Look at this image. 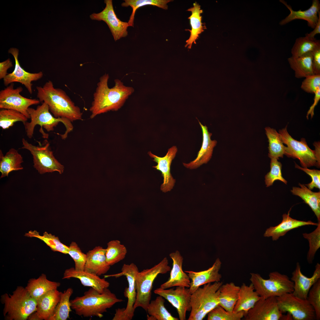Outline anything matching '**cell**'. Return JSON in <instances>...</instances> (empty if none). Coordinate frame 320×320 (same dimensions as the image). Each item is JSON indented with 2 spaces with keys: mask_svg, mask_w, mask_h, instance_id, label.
I'll list each match as a JSON object with an SVG mask.
<instances>
[{
  "mask_svg": "<svg viewBox=\"0 0 320 320\" xmlns=\"http://www.w3.org/2000/svg\"><path fill=\"white\" fill-rule=\"evenodd\" d=\"M105 252L106 249L98 246L87 252L84 270L99 276L106 273L111 266L107 262Z\"/></svg>",
  "mask_w": 320,
  "mask_h": 320,
  "instance_id": "484cf974",
  "label": "cell"
},
{
  "mask_svg": "<svg viewBox=\"0 0 320 320\" xmlns=\"http://www.w3.org/2000/svg\"><path fill=\"white\" fill-rule=\"evenodd\" d=\"M22 149L28 150L33 156V167L41 174L57 171L61 174L64 167L55 158L48 141L45 140L43 145L36 146L23 138Z\"/></svg>",
  "mask_w": 320,
  "mask_h": 320,
  "instance_id": "30bf717a",
  "label": "cell"
},
{
  "mask_svg": "<svg viewBox=\"0 0 320 320\" xmlns=\"http://www.w3.org/2000/svg\"><path fill=\"white\" fill-rule=\"evenodd\" d=\"M25 235L28 237H35L40 239L54 252H59L65 254H68L69 247L62 243L58 237L51 233H48L47 232H44L43 236H41L38 232L35 231H30L26 233Z\"/></svg>",
  "mask_w": 320,
  "mask_h": 320,
  "instance_id": "ab89813d",
  "label": "cell"
},
{
  "mask_svg": "<svg viewBox=\"0 0 320 320\" xmlns=\"http://www.w3.org/2000/svg\"><path fill=\"white\" fill-rule=\"evenodd\" d=\"M312 52L297 58L291 56L288 58V61L291 68L294 71L296 78H305L308 76L314 74Z\"/></svg>",
  "mask_w": 320,
  "mask_h": 320,
  "instance_id": "1f68e13d",
  "label": "cell"
},
{
  "mask_svg": "<svg viewBox=\"0 0 320 320\" xmlns=\"http://www.w3.org/2000/svg\"><path fill=\"white\" fill-rule=\"evenodd\" d=\"M240 288L232 282L223 284L219 289V305L227 311H233L238 300Z\"/></svg>",
  "mask_w": 320,
  "mask_h": 320,
  "instance_id": "d6a6232c",
  "label": "cell"
},
{
  "mask_svg": "<svg viewBox=\"0 0 320 320\" xmlns=\"http://www.w3.org/2000/svg\"><path fill=\"white\" fill-rule=\"evenodd\" d=\"M269 142L268 157L277 160L283 158L285 146L283 145L279 133L274 129L269 127L265 128Z\"/></svg>",
  "mask_w": 320,
  "mask_h": 320,
  "instance_id": "d590c367",
  "label": "cell"
},
{
  "mask_svg": "<svg viewBox=\"0 0 320 320\" xmlns=\"http://www.w3.org/2000/svg\"><path fill=\"white\" fill-rule=\"evenodd\" d=\"M121 5L123 7L130 6L132 11L128 22L129 26L134 27V21L136 10L140 7L146 5L157 6L164 9H168L167 3L171 0H125Z\"/></svg>",
  "mask_w": 320,
  "mask_h": 320,
  "instance_id": "f35d334b",
  "label": "cell"
},
{
  "mask_svg": "<svg viewBox=\"0 0 320 320\" xmlns=\"http://www.w3.org/2000/svg\"><path fill=\"white\" fill-rule=\"evenodd\" d=\"M68 254L73 260L75 269L83 271L87 259V255L83 252L75 242H71L69 246Z\"/></svg>",
  "mask_w": 320,
  "mask_h": 320,
  "instance_id": "bcb514c9",
  "label": "cell"
},
{
  "mask_svg": "<svg viewBox=\"0 0 320 320\" xmlns=\"http://www.w3.org/2000/svg\"><path fill=\"white\" fill-rule=\"evenodd\" d=\"M123 301L118 298L108 288L103 293H100L91 287L84 292L82 296L77 297L71 300L70 303L71 309L79 316L101 318L108 309Z\"/></svg>",
  "mask_w": 320,
  "mask_h": 320,
  "instance_id": "3957f363",
  "label": "cell"
},
{
  "mask_svg": "<svg viewBox=\"0 0 320 320\" xmlns=\"http://www.w3.org/2000/svg\"><path fill=\"white\" fill-rule=\"evenodd\" d=\"M177 151V147L173 146L169 149L166 155L160 157L153 154L151 151L148 152L153 161L157 163V165L153 167L161 172L163 178V182L161 186V190L164 193L170 191L173 188L176 182L170 172V167L172 160L175 156Z\"/></svg>",
  "mask_w": 320,
  "mask_h": 320,
  "instance_id": "ac0fdd59",
  "label": "cell"
},
{
  "mask_svg": "<svg viewBox=\"0 0 320 320\" xmlns=\"http://www.w3.org/2000/svg\"><path fill=\"white\" fill-rule=\"evenodd\" d=\"M23 158L17 151L11 148L4 155L0 150V172L1 178L7 177L12 171L22 170L23 167L21 164L23 162Z\"/></svg>",
  "mask_w": 320,
  "mask_h": 320,
  "instance_id": "4dcf8cb0",
  "label": "cell"
},
{
  "mask_svg": "<svg viewBox=\"0 0 320 320\" xmlns=\"http://www.w3.org/2000/svg\"><path fill=\"white\" fill-rule=\"evenodd\" d=\"M171 267L168 260L165 257L158 264L149 269L139 271L136 278V297L134 305L135 310L140 307L146 311L151 297L154 281L159 274H164L170 271Z\"/></svg>",
  "mask_w": 320,
  "mask_h": 320,
  "instance_id": "ba28073f",
  "label": "cell"
},
{
  "mask_svg": "<svg viewBox=\"0 0 320 320\" xmlns=\"http://www.w3.org/2000/svg\"><path fill=\"white\" fill-rule=\"evenodd\" d=\"M37 97L40 102H45L55 117L68 119L71 122L82 119L80 109L75 105L63 89L54 87L50 80L41 86H36Z\"/></svg>",
  "mask_w": 320,
  "mask_h": 320,
  "instance_id": "7a4b0ae2",
  "label": "cell"
},
{
  "mask_svg": "<svg viewBox=\"0 0 320 320\" xmlns=\"http://www.w3.org/2000/svg\"><path fill=\"white\" fill-rule=\"evenodd\" d=\"M71 278L79 279L84 286L90 287L100 293H103L110 285L109 283L105 278H101L97 275L84 270H77L73 267L65 270L62 279Z\"/></svg>",
  "mask_w": 320,
  "mask_h": 320,
  "instance_id": "603a6c76",
  "label": "cell"
},
{
  "mask_svg": "<svg viewBox=\"0 0 320 320\" xmlns=\"http://www.w3.org/2000/svg\"><path fill=\"white\" fill-rule=\"evenodd\" d=\"M317 227L312 232L303 234L304 237L309 241V248L307 260L309 263H312L315 254L320 247V222H318Z\"/></svg>",
  "mask_w": 320,
  "mask_h": 320,
  "instance_id": "ee69618b",
  "label": "cell"
},
{
  "mask_svg": "<svg viewBox=\"0 0 320 320\" xmlns=\"http://www.w3.org/2000/svg\"><path fill=\"white\" fill-rule=\"evenodd\" d=\"M278 307L283 313L289 314L294 320L316 319L315 311L307 299L287 293L276 297Z\"/></svg>",
  "mask_w": 320,
  "mask_h": 320,
  "instance_id": "7c38bea8",
  "label": "cell"
},
{
  "mask_svg": "<svg viewBox=\"0 0 320 320\" xmlns=\"http://www.w3.org/2000/svg\"><path fill=\"white\" fill-rule=\"evenodd\" d=\"M302 82L301 89L305 92L314 94L320 88V74H314L305 77Z\"/></svg>",
  "mask_w": 320,
  "mask_h": 320,
  "instance_id": "c3c4849f",
  "label": "cell"
},
{
  "mask_svg": "<svg viewBox=\"0 0 320 320\" xmlns=\"http://www.w3.org/2000/svg\"><path fill=\"white\" fill-rule=\"evenodd\" d=\"M73 293L71 288L61 292L60 301L48 320H66L69 318L71 309L70 299Z\"/></svg>",
  "mask_w": 320,
  "mask_h": 320,
  "instance_id": "e575fe53",
  "label": "cell"
},
{
  "mask_svg": "<svg viewBox=\"0 0 320 320\" xmlns=\"http://www.w3.org/2000/svg\"><path fill=\"white\" fill-rule=\"evenodd\" d=\"M307 300L313 308L315 312L316 319H320V279L310 289Z\"/></svg>",
  "mask_w": 320,
  "mask_h": 320,
  "instance_id": "7dc6e473",
  "label": "cell"
},
{
  "mask_svg": "<svg viewBox=\"0 0 320 320\" xmlns=\"http://www.w3.org/2000/svg\"><path fill=\"white\" fill-rule=\"evenodd\" d=\"M279 1L283 4L289 9L290 14L284 19L281 21L279 24L284 25L289 22L296 19H302L307 22L308 26L314 28L318 20V13L320 11V4L318 0H313L311 5L308 9L302 11L299 10L294 11L289 5L284 0Z\"/></svg>",
  "mask_w": 320,
  "mask_h": 320,
  "instance_id": "cb8c5ba5",
  "label": "cell"
},
{
  "mask_svg": "<svg viewBox=\"0 0 320 320\" xmlns=\"http://www.w3.org/2000/svg\"><path fill=\"white\" fill-rule=\"evenodd\" d=\"M221 265V262L217 258L212 266L207 270L198 272L185 271L191 280L189 288L190 294L201 286L220 281L222 278V275L219 273Z\"/></svg>",
  "mask_w": 320,
  "mask_h": 320,
  "instance_id": "ffe728a7",
  "label": "cell"
},
{
  "mask_svg": "<svg viewBox=\"0 0 320 320\" xmlns=\"http://www.w3.org/2000/svg\"><path fill=\"white\" fill-rule=\"evenodd\" d=\"M260 298L252 283L249 285L243 283L240 287L238 300L233 311H243L245 316Z\"/></svg>",
  "mask_w": 320,
  "mask_h": 320,
  "instance_id": "83f0119b",
  "label": "cell"
},
{
  "mask_svg": "<svg viewBox=\"0 0 320 320\" xmlns=\"http://www.w3.org/2000/svg\"><path fill=\"white\" fill-rule=\"evenodd\" d=\"M286 127L279 131L281 140L285 147L284 155L288 157L298 159L303 168L313 166L320 167V151L311 150L308 146L304 138L297 141L289 134Z\"/></svg>",
  "mask_w": 320,
  "mask_h": 320,
  "instance_id": "9c48e42d",
  "label": "cell"
},
{
  "mask_svg": "<svg viewBox=\"0 0 320 320\" xmlns=\"http://www.w3.org/2000/svg\"><path fill=\"white\" fill-rule=\"evenodd\" d=\"M8 52L12 54L14 57L15 65L13 71L11 73H8L3 79L4 85L7 86L12 83L19 82L24 85L29 93L32 94L33 93L32 82L41 79L43 76V72L41 71L37 73H30L26 71L22 68L18 60L19 50L17 49L11 48L9 50Z\"/></svg>",
  "mask_w": 320,
  "mask_h": 320,
  "instance_id": "e0dca14e",
  "label": "cell"
},
{
  "mask_svg": "<svg viewBox=\"0 0 320 320\" xmlns=\"http://www.w3.org/2000/svg\"><path fill=\"white\" fill-rule=\"evenodd\" d=\"M61 292L57 289L51 291L37 300L36 311L28 319L30 320H48L60 301Z\"/></svg>",
  "mask_w": 320,
  "mask_h": 320,
  "instance_id": "7402d4cb",
  "label": "cell"
},
{
  "mask_svg": "<svg viewBox=\"0 0 320 320\" xmlns=\"http://www.w3.org/2000/svg\"><path fill=\"white\" fill-rule=\"evenodd\" d=\"M127 252L125 247L119 240H112L107 243L105 256L107 262L110 266L123 260Z\"/></svg>",
  "mask_w": 320,
  "mask_h": 320,
  "instance_id": "74e56055",
  "label": "cell"
},
{
  "mask_svg": "<svg viewBox=\"0 0 320 320\" xmlns=\"http://www.w3.org/2000/svg\"><path fill=\"white\" fill-rule=\"evenodd\" d=\"M139 272L136 265L134 263L129 264H124L119 273L104 276V278L110 277L118 278L121 276H126L128 282V286L125 289L124 294L127 298L128 301L125 308H118L116 310L113 320H131L134 314L135 309L134 305L136 300V278Z\"/></svg>",
  "mask_w": 320,
  "mask_h": 320,
  "instance_id": "8fae6325",
  "label": "cell"
},
{
  "mask_svg": "<svg viewBox=\"0 0 320 320\" xmlns=\"http://www.w3.org/2000/svg\"><path fill=\"white\" fill-rule=\"evenodd\" d=\"M169 256L173 261L170 277L167 281L161 285L160 287L167 289L179 286L189 288L191 283L190 278L188 274L183 271L182 268L183 257L178 251L170 253Z\"/></svg>",
  "mask_w": 320,
  "mask_h": 320,
  "instance_id": "44dd1931",
  "label": "cell"
},
{
  "mask_svg": "<svg viewBox=\"0 0 320 320\" xmlns=\"http://www.w3.org/2000/svg\"><path fill=\"white\" fill-rule=\"evenodd\" d=\"M4 304L3 314L8 320H26L36 310L37 300L25 288L18 286L12 295L5 293L1 297Z\"/></svg>",
  "mask_w": 320,
  "mask_h": 320,
  "instance_id": "277c9868",
  "label": "cell"
},
{
  "mask_svg": "<svg viewBox=\"0 0 320 320\" xmlns=\"http://www.w3.org/2000/svg\"><path fill=\"white\" fill-rule=\"evenodd\" d=\"M300 187H294L291 190L292 194L300 197L311 208L320 222V192H313L305 185L299 184Z\"/></svg>",
  "mask_w": 320,
  "mask_h": 320,
  "instance_id": "836d02e7",
  "label": "cell"
},
{
  "mask_svg": "<svg viewBox=\"0 0 320 320\" xmlns=\"http://www.w3.org/2000/svg\"><path fill=\"white\" fill-rule=\"evenodd\" d=\"M109 77L108 74L105 73L100 78L97 83L89 109L91 119L110 111L118 110L134 91L132 87L126 86L119 79H115L114 86L109 88Z\"/></svg>",
  "mask_w": 320,
  "mask_h": 320,
  "instance_id": "6da1fadb",
  "label": "cell"
},
{
  "mask_svg": "<svg viewBox=\"0 0 320 320\" xmlns=\"http://www.w3.org/2000/svg\"><path fill=\"white\" fill-rule=\"evenodd\" d=\"M289 212L287 214H283L282 220L279 224L267 228L264 234V236L271 237L273 241H276L292 229L306 225L317 226L318 225V223H315L311 221H305L293 219L289 216Z\"/></svg>",
  "mask_w": 320,
  "mask_h": 320,
  "instance_id": "4316f807",
  "label": "cell"
},
{
  "mask_svg": "<svg viewBox=\"0 0 320 320\" xmlns=\"http://www.w3.org/2000/svg\"><path fill=\"white\" fill-rule=\"evenodd\" d=\"M312 53L314 74H320V47L313 51Z\"/></svg>",
  "mask_w": 320,
  "mask_h": 320,
  "instance_id": "f907efd6",
  "label": "cell"
},
{
  "mask_svg": "<svg viewBox=\"0 0 320 320\" xmlns=\"http://www.w3.org/2000/svg\"><path fill=\"white\" fill-rule=\"evenodd\" d=\"M271 159L270 170L265 176L266 187L272 185L274 182L277 180L281 181L287 184V181L282 176L281 163L276 159Z\"/></svg>",
  "mask_w": 320,
  "mask_h": 320,
  "instance_id": "f6af8a7d",
  "label": "cell"
},
{
  "mask_svg": "<svg viewBox=\"0 0 320 320\" xmlns=\"http://www.w3.org/2000/svg\"><path fill=\"white\" fill-rule=\"evenodd\" d=\"M249 280L255 291L262 298L278 297L293 291L294 283L286 275L277 271L270 273L265 279L259 273H250Z\"/></svg>",
  "mask_w": 320,
  "mask_h": 320,
  "instance_id": "52a82bcc",
  "label": "cell"
},
{
  "mask_svg": "<svg viewBox=\"0 0 320 320\" xmlns=\"http://www.w3.org/2000/svg\"><path fill=\"white\" fill-rule=\"evenodd\" d=\"M320 47V40L309 39L305 36L297 39L292 49V57L297 58L312 52Z\"/></svg>",
  "mask_w": 320,
  "mask_h": 320,
  "instance_id": "60d3db41",
  "label": "cell"
},
{
  "mask_svg": "<svg viewBox=\"0 0 320 320\" xmlns=\"http://www.w3.org/2000/svg\"><path fill=\"white\" fill-rule=\"evenodd\" d=\"M169 289L161 287L154 291L155 294L167 300L176 309L180 320H185L186 313L190 311L191 294L189 288L177 286L175 289Z\"/></svg>",
  "mask_w": 320,
  "mask_h": 320,
  "instance_id": "5bb4252c",
  "label": "cell"
},
{
  "mask_svg": "<svg viewBox=\"0 0 320 320\" xmlns=\"http://www.w3.org/2000/svg\"><path fill=\"white\" fill-rule=\"evenodd\" d=\"M223 284L220 281L206 284L191 294V309L188 320H202L219 305V289Z\"/></svg>",
  "mask_w": 320,
  "mask_h": 320,
  "instance_id": "8992f818",
  "label": "cell"
},
{
  "mask_svg": "<svg viewBox=\"0 0 320 320\" xmlns=\"http://www.w3.org/2000/svg\"><path fill=\"white\" fill-rule=\"evenodd\" d=\"M282 313L279 310L276 297H262L244 316L246 320H282Z\"/></svg>",
  "mask_w": 320,
  "mask_h": 320,
  "instance_id": "2e32d148",
  "label": "cell"
},
{
  "mask_svg": "<svg viewBox=\"0 0 320 320\" xmlns=\"http://www.w3.org/2000/svg\"><path fill=\"white\" fill-rule=\"evenodd\" d=\"M164 298L159 295L154 300L151 301L146 311L148 315L154 317L157 320H178L173 316L164 306Z\"/></svg>",
  "mask_w": 320,
  "mask_h": 320,
  "instance_id": "8d00e7d4",
  "label": "cell"
},
{
  "mask_svg": "<svg viewBox=\"0 0 320 320\" xmlns=\"http://www.w3.org/2000/svg\"><path fill=\"white\" fill-rule=\"evenodd\" d=\"M28 119L23 114L15 110L5 109L0 110V127L3 129L9 128L17 121L24 123Z\"/></svg>",
  "mask_w": 320,
  "mask_h": 320,
  "instance_id": "b9f144b4",
  "label": "cell"
},
{
  "mask_svg": "<svg viewBox=\"0 0 320 320\" xmlns=\"http://www.w3.org/2000/svg\"><path fill=\"white\" fill-rule=\"evenodd\" d=\"M296 168L301 169L311 176V182L305 185L310 190H311L316 188L320 189V171L316 169H311L307 168L301 167L295 163Z\"/></svg>",
  "mask_w": 320,
  "mask_h": 320,
  "instance_id": "681fc988",
  "label": "cell"
},
{
  "mask_svg": "<svg viewBox=\"0 0 320 320\" xmlns=\"http://www.w3.org/2000/svg\"><path fill=\"white\" fill-rule=\"evenodd\" d=\"M106 6L100 12L94 13L90 15L92 20L103 21L107 24L116 41L128 35L127 29L129 26L127 22L121 21L117 17L113 7L112 0H105Z\"/></svg>",
  "mask_w": 320,
  "mask_h": 320,
  "instance_id": "9a60e30c",
  "label": "cell"
},
{
  "mask_svg": "<svg viewBox=\"0 0 320 320\" xmlns=\"http://www.w3.org/2000/svg\"><path fill=\"white\" fill-rule=\"evenodd\" d=\"M12 65V62L9 58L0 63V79H4L8 74L7 70Z\"/></svg>",
  "mask_w": 320,
  "mask_h": 320,
  "instance_id": "816d5d0a",
  "label": "cell"
},
{
  "mask_svg": "<svg viewBox=\"0 0 320 320\" xmlns=\"http://www.w3.org/2000/svg\"><path fill=\"white\" fill-rule=\"evenodd\" d=\"M28 112L30 116L31 121L23 123L27 136L29 138H32L33 135L35 126H40L39 132L42 134L43 138L47 139L49 135L45 133L43 127L47 131H52L60 122L63 123L66 128V131L62 135H60L62 139L64 140L68 134L72 131L73 126L71 122L67 119L63 118H56L51 113L47 105L43 102L38 105L36 109L29 107Z\"/></svg>",
  "mask_w": 320,
  "mask_h": 320,
  "instance_id": "5b68a950",
  "label": "cell"
},
{
  "mask_svg": "<svg viewBox=\"0 0 320 320\" xmlns=\"http://www.w3.org/2000/svg\"><path fill=\"white\" fill-rule=\"evenodd\" d=\"M187 11L191 13V16L188 17L190 20L191 29H187V31H190V35L186 41L185 47L190 49L193 43L196 44V40L198 39L199 35L204 31L205 27L201 21V14L203 11L201 9V6L199 4L195 2L193 4V6L189 8Z\"/></svg>",
  "mask_w": 320,
  "mask_h": 320,
  "instance_id": "f546056e",
  "label": "cell"
},
{
  "mask_svg": "<svg viewBox=\"0 0 320 320\" xmlns=\"http://www.w3.org/2000/svg\"><path fill=\"white\" fill-rule=\"evenodd\" d=\"M315 96L314 98V102L313 104L310 107L308 110L306 115V118L308 119V116L311 115V118H312L314 115V109L317 105L320 99V88H319L314 93Z\"/></svg>",
  "mask_w": 320,
  "mask_h": 320,
  "instance_id": "f5cc1de1",
  "label": "cell"
},
{
  "mask_svg": "<svg viewBox=\"0 0 320 320\" xmlns=\"http://www.w3.org/2000/svg\"><path fill=\"white\" fill-rule=\"evenodd\" d=\"M318 20L317 23L314 28V30L309 33H306L305 34V36L308 38L314 40L316 39L314 37L315 36L320 33V12L318 13Z\"/></svg>",
  "mask_w": 320,
  "mask_h": 320,
  "instance_id": "db71d44e",
  "label": "cell"
},
{
  "mask_svg": "<svg viewBox=\"0 0 320 320\" xmlns=\"http://www.w3.org/2000/svg\"><path fill=\"white\" fill-rule=\"evenodd\" d=\"M13 83L10 84L0 91V108L9 109L18 111L28 119H30L28 112L30 106L39 104L38 99L27 98L21 95L23 88L19 86L14 88Z\"/></svg>",
  "mask_w": 320,
  "mask_h": 320,
  "instance_id": "4fadbf2b",
  "label": "cell"
},
{
  "mask_svg": "<svg viewBox=\"0 0 320 320\" xmlns=\"http://www.w3.org/2000/svg\"><path fill=\"white\" fill-rule=\"evenodd\" d=\"M207 315L208 320H240L245 314L243 311H228L218 305Z\"/></svg>",
  "mask_w": 320,
  "mask_h": 320,
  "instance_id": "7bdbcfd3",
  "label": "cell"
},
{
  "mask_svg": "<svg viewBox=\"0 0 320 320\" xmlns=\"http://www.w3.org/2000/svg\"><path fill=\"white\" fill-rule=\"evenodd\" d=\"M60 285L59 282L49 280L45 274H42L37 279H30L25 288L30 295L37 300L46 293L57 289Z\"/></svg>",
  "mask_w": 320,
  "mask_h": 320,
  "instance_id": "f1b7e54d",
  "label": "cell"
},
{
  "mask_svg": "<svg viewBox=\"0 0 320 320\" xmlns=\"http://www.w3.org/2000/svg\"><path fill=\"white\" fill-rule=\"evenodd\" d=\"M292 274L291 280L294 283L292 293L299 298L306 299L310 289L320 279V264L318 263L316 264L312 276L309 278L302 273L300 265L297 263Z\"/></svg>",
  "mask_w": 320,
  "mask_h": 320,
  "instance_id": "d6986e66",
  "label": "cell"
},
{
  "mask_svg": "<svg viewBox=\"0 0 320 320\" xmlns=\"http://www.w3.org/2000/svg\"><path fill=\"white\" fill-rule=\"evenodd\" d=\"M202 132L203 141L201 147L198 152L196 158L188 163H183L186 168L191 169H196L204 164L207 163L211 158L214 147L217 141L211 139L212 133L208 130L207 127L203 125L198 120Z\"/></svg>",
  "mask_w": 320,
  "mask_h": 320,
  "instance_id": "d4e9b609",
  "label": "cell"
}]
</instances>
